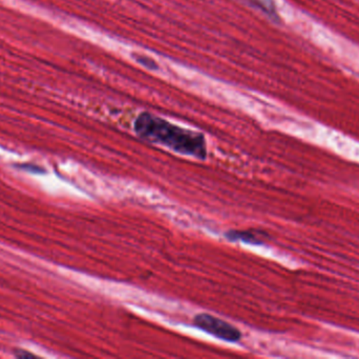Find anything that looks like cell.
<instances>
[{"label":"cell","mask_w":359,"mask_h":359,"mask_svg":"<svg viewBox=\"0 0 359 359\" xmlns=\"http://www.w3.org/2000/svg\"><path fill=\"white\" fill-rule=\"evenodd\" d=\"M263 235V233H257V231H250V230H244V231H230L226 233V237L231 242H246L250 244H262L263 240L259 236Z\"/></svg>","instance_id":"3"},{"label":"cell","mask_w":359,"mask_h":359,"mask_svg":"<svg viewBox=\"0 0 359 359\" xmlns=\"http://www.w3.org/2000/svg\"><path fill=\"white\" fill-rule=\"evenodd\" d=\"M194 324L200 330L228 343H238L242 339V333L233 325L210 314H198L194 316Z\"/></svg>","instance_id":"2"},{"label":"cell","mask_w":359,"mask_h":359,"mask_svg":"<svg viewBox=\"0 0 359 359\" xmlns=\"http://www.w3.org/2000/svg\"><path fill=\"white\" fill-rule=\"evenodd\" d=\"M15 355H16L17 358H34L33 354L27 353V352L22 351V350H20V351H16V353H15Z\"/></svg>","instance_id":"6"},{"label":"cell","mask_w":359,"mask_h":359,"mask_svg":"<svg viewBox=\"0 0 359 359\" xmlns=\"http://www.w3.org/2000/svg\"><path fill=\"white\" fill-rule=\"evenodd\" d=\"M135 58L137 59V61H138L139 63H141V65H144V67H149V69L151 70H155L157 69L158 65L157 63H156L154 59L149 58V57L147 56H143V55H134Z\"/></svg>","instance_id":"5"},{"label":"cell","mask_w":359,"mask_h":359,"mask_svg":"<svg viewBox=\"0 0 359 359\" xmlns=\"http://www.w3.org/2000/svg\"><path fill=\"white\" fill-rule=\"evenodd\" d=\"M251 2H253L257 8H261L262 10L265 11L267 14L273 16L276 11H274L271 0H251Z\"/></svg>","instance_id":"4"},{"label":"cell","mask_w":359,"mask_h":359,"mask_svg":"<svg viewBox=\"0 0 359 359\" xmlns=\"http://www.w3.org/2000/svg\"><path fill=\"white\" fill-rule=\"evenodd\" d=\"M134 128L137 135L145 141L170 148L182 155L206 158V141L201 133L181 128L149 112L138 116Z\"/></svg>","instance_id":"1"}]
</instances>
